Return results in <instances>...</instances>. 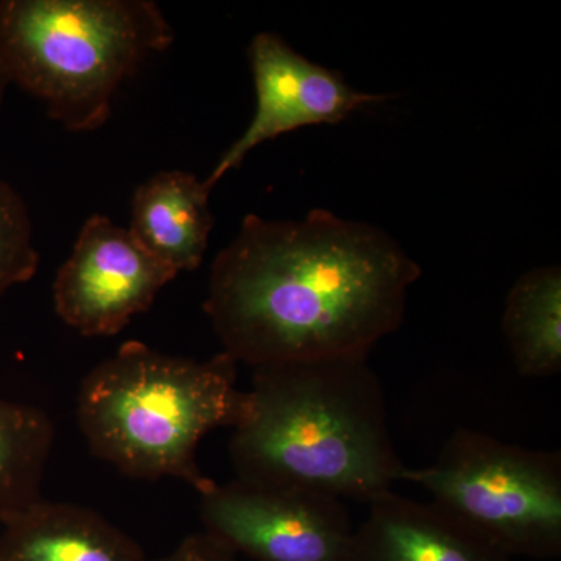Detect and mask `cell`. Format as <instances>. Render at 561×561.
I'll return each mask as SVG.
<instances>
[{
    "mask_svg": "<svg viewBox=\"0 0 561 561\" xmlns=\"http://www.w3.org/2000/svg\"><path fill=\"white\" fill-rule=\"evenodd\" d=\"M420 275L370 224L327 209L300 220L249 214L213 262L203 309L221 351L251 368L368 359L400 330Z\"/></svg>",
    "mask_w": 561,
    "mask_h": 561,
    "instance_id": "1",
    "label": "cell"
},
{
    "mask_svg": "<svg viewBox=\"0 0 561 561\" xmlns=\"http://www.w3.org/2000/svg\"><path fill=\"white\" fill-rule=\"evenodd\" d=\"M236 478L370 502L402 482L386 393L368 359L253 368L231 427Z\"/></svg>",
    "mask_w": 561,
    "mask_h": 561,
    "instance_id": "2",
    "label": "cell"
},
{
    "mask_svg": "<svg viewBox=\"0 0 561 561\" xmlns=\"http://www.w3.org/2000/svg\"><path fill=\"white\" fill-rule=\"evenodd\" d=\"M239 364L220 351L206 360L128 341L80 383L77 423L99 459L133 479H180L198 494L214 485L197 449L241 413Z\"/></svg>",
    "mask_w": 561,
    "mask_h": 561,
    "instance_id": "3",
    "label": "cell"
},
{
    "mask_svg": "<svg viewBox=\"0 0 561 561\" xmlns=\"http://www.w3.org/2000/svg\"><path fill=\"white\" fill-rule=\"evenodd\" d=\"M175 39L151 0H0V65L72 133L95 131L147 58Z\"/></svg>",
    "mask_w": 561,
    "mask_h": 561,
    "instance_id": "4",
    "label": "cell"
},
{
    "mask_svg": "<svg viewBox=\"0 0 561 561\" xmlns=\"http://www.w3.org/2000/svg\"><path fill=\"white\" fill-rule=\"evenodd\" d=\"M432 500L478 530L511 559L561 556V454L505 443L481 431L457 430L438 459L405 468Z\"/></svg>",
    "mask_w": 561,
    "mask_h": 561,
    "instance_id": "5",
    "label": "cell"
},
{
    "mask_svg": "<svg viewBox=\"0 0 561 561\" xmlns=\"http://www.w3.org/2000/svg\"><path fill=\"white\" fill-rule=\"evenodd\" d=\"M201 496L203 531L254 561H350L354 529L343 501L232 479Z\"/></svg>",
    "mask_w": 561,
    "mask_h": 561,
    "instance_id": "6",
    "label": "cell"
},
{
    "mask_svg": "<svg viewBox=\"0 0 561 561\" xmlns=\"http://www.w3.org/2000/svg\"><path fill=\"white\" fill-rule=\"evenodd\" d=\"M179 273L110 217H88L54 280L58 317L87 337L119 334Z\"/></svg>",
    "mask_w": 561,
    "mask_h": 561,
    "instance_id": "7",
    "label": "cell"
},
{
    "mask_svg": "<svg viewBox=\"0 0 561 561\" xmlns=\"http://www.w3.org/2000/svg\"><path fill=\"white\" fill-rule=\"evenodd\" d=\"M256 111L241 138L214 165L206 187H213L239 168L261 144L309 125H334L389 95L354 90L339 70L302 57L272 32L257 33L249 47Z\"/></svg>",
    "mask_w": 561,
    "mask_h": 561,
    "instance_id": "8",
    "label": "cell"
},
{
    "mask_svg": "<svg viewBox=\"0 0 561 561\" xmlns=\"http://www.w3.org/2000/svg\"><path fill=\"white\" fill-rule=\"evenodd\" d=\"M350 561H512L437 502L409 500L393 490L368 502L354 529Z\"/></svg>",
    "mask_w": 561,
    "mask_h": 561,
    "instance_id": "9",
    "label": "cell"
},
{
    "mask_svg": "<svg viewBox=\"0 0 561 561\" xmlns=\"http://www.w3.org/2000/svg\"><path fill=\"white\" fill-rule=\"evenodd\" d=\"M0 523V561H149L101 513L69 502L41 497Z\"/></svg>",
    "mask_w": 561,
    "mask_h": 561,
    "instance_id": "10",
    "label": "cell"
},
{
    "mask_svg": "<svg viewBox=\"0 0 561 561\" xmlns=\"http://www.w3.org/2000/svg\"><path fill=\"white\" fill-rule=\"evenodd\" d=\"M209 194L194 173L158 172L135 191L128 230L172 271H197L214 227Z\"/></svg>",
    "mask_w": 561,
    "mask_h": 561,
    "instance_id": "11",
    "label": "cell"
},
{
    "mask_svg": "<svg viewBox=\"0 0 561 561\" xmlns=\"http://www.w3.org/2000/svg\"><path fill=\"white\" fill-rule=\"evenodd\" d=\"M516 371L551 378L561 371V271L546 265L516 279L502 316Z\"/></svg>",
    "mask_w": 561,
    "mask_h": 561,
    "instance_id": "12",
    "label": "cell"
},
{
    "mask_svg": "<svg viewBox=\"0 0 561 561\" xmlns=\"http://www.w3.org/2000/svg\"><path fill=\"white\" fill-rule=\"evenodd\" d=\"M54 438L46 412L0 397V522L43 497Z\"/></svg>",
    "mask_w": 561,
    "mask_h": 561,
    "instance_id": "13",
    "label": "cell"
},
{
    "mask_svg": "<svg viewBox=\"0 0 561 561\" xmlns=\"http://www.w3.org/2000/svg\"><path fill=\"white\" fill-rule=\"evenodd\" d=\"M39 267L27 206L13 186L0 181V297L28 283Z\"/></svg>",
    "mask_w": 561,
    "mask_h": 561,
    "instance_id": "14",
    "label": "cell"
},
{
    "mask_svg": "<svg viewBox=\"0 0 561 561\" xmlns=\"http://www.w3.org/2000/svg\"><path fill=\"white\" fill-rule=\"evenodd\" d=\"M149 561H236V553L205 531L190 535L169 552Z\"/></svg>",
    "mask_w": 561,
    "mask_h": 561,
    "instance_id": "15",
    "label": "cell"
},
{
    "mask_svg": "<svg viewBox=\"0 0 561 561\" xmlns=\"http://www.w3.org/2000/svg\"><path fill=\"white\" fill-rule=\"evenodd\" d=\"M10 79L7 76L5 70H3V66L0 65V106H2L3 95H5L7 88H9Z\"/></svg>",
    "mask_w": 561,
    "mask_h": 561,
    "instance_id": "16",
    "label": "cell"
}]
</instances>
